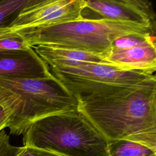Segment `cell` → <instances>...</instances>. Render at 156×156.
Listing matches in <instances>:
<instances>
[{
  "label": "cell",
  "mask_w": 156,
  "mask_h": 156,
  "mask_svg": "<svg viewBox=\"0 0 156 156\" xmlns=\"http://www.w3.org/2000/svg\"><path fill=\"white\" fill-rule=\"evenodd\" d=\"M77 102V110L107 141L130 140L156 151V85Z\"/></svg>",
  "instance_id": "obj_1"
},
{
  "label": "cell",
  "mask_w": 156,
  "mask_h": 156,
  "mask_svg": "<svg viewBox=\"0 0 156 156\" xmlns=\"http://www.w3.org/2000/svg\"><path fill=\"white\" fill-rule=\"evenodd\" d=\"M77 100L53 75L43 79L0 77V105L10 133L20 135L37 120L77 109Z\"/></svg>",
  "instance_id": "obj_2"
},
{
  "label": "cell",
  "mask_w": 156,
  "mask_h": 156,
  "mask_svg": "<svg viewBox=\"0 0 156 156\" xmlns=\"http://www.w3.org/2000/svg\"><path fill=\"white\" fill-rule=\"evenodd\" d=\"M15 32L31 48L45 45L75 49L102 57L108 52L115 40L121 37L155 34V29L136 23L84 19Z\"/></svg>",
  "instance_id": "obj_3"
},
{
  "label": "cell",
  "mask_w": 156,
  "mask_h": 156,
  "mask_svg": "<svg viewBox=\"0 0 156 156\" xmlns=\"http://www.w3.org/2000/svg\"><path fill=\"white\" fill-rule=\"evenodd\" d=\"M23 143L63 156H107L108 141L77 109L37 120L23 133Z\"/></svg>",
  "instance_id": "obj_4"
},
{
  "label": "cell",
  "mask_w": 156,
  "mask_h": 156,
  "mask_svg": "<svg viewBox=\"0 0 156 156\" xmlns=\"http://www.w3.org/2000/svg\"><path fill=\"white\" fill-rule=\"evenodd\" d=\"M49 69L77 100L103 99L156 85L155 74L103 63H86Z\"/></svg>",
  "instance_id": "obj_5"
},
{
  "label": "cell",
  "mask_w": 156,
  "mask_h": 156,
  "mask_svg": "<svg viewBox=\"0 0 156 156\" xmlns=\"http://www.w3.org/2000/svg\"><path fill=\"white\" fill-rule=\"evenodd\" d=\"M85 0H31L10 23L14 31L81 20Z\"/></svg>",
  "instance_id": "obj_6"
},
{
  "label": "cell",
  "mask_w": 156,
  "mask_h": 156,
  "mask_svg": "<svg viewBox=\"0 0 156 156\" xmlns=\"http://www.w3.org/2000/svg\"><path fill=\"white\" fill-rule=\"evenodd\" d=\"M84 20H106L136 23L155 30V13L147 0H85Z\"/></svg>",
  "instance_id": "obj_7"
},
{
  "label": "cell",
  "mask_w": 156,
  "mask_h": 156,
  "mask_svg": "<svg viewBox=\"0 0 156 156\" xmlns=\"http://www.w3.org/2000/svg\"><path fill=\"white\" fill-rule=\"evenodd\" d=\"M52 76L48 65L33 48L0 52V77L43 79Z\"/></svg>",
  "instance_id": "obj_8"
},
{
  "label": "cell",
  "mask_w": 156,
  "mask_h": 156,
  "mask_svg": "<svg viewBox=\"0 0 156 156\" xmlns=\"http://www.w3.org/2000/svg\"><path fill=\"white\" fill-rule=\"evenodd\" d=\"M102 57L108 65L126 70L148 74H154L156 71L155 43L126 48L111 47Z\"/></svg>",
  "instance_id": "obj_9"
},
{
  "label": "cell",
  "mask_w": 156,
  "mask_h": 156,
  "mask_svg": "<svg viewBox=\"0 0 156 156\" xmlns=\"http://www.w3.org/2000/svg\"><path fill=\"white\" fill-rule=\"evenodd\" d=\"M33 48L49 68L76 66L86 63L108 65L102 56L83 51L45 45H38Z\"/></svg>",
  "instance_id": "obj_10"
},
{
  "label": "cell",
  "mask_w": 156,
  "mask_h": 156,
  "mask_svg": "<svg viewBox=\"0 0 156 156\" xmlns=\"http://www.w3.org/2000/svg\"><path fill=\"white\" fill-rule=\"evenodd\" d=\"M107 156H156V151L130 140L108 141Z\"/></svg>",
  "instance_id": "obj_11"
},
{
  "label": "cell",
  "mask_w": 156,
  "mask_h": 156,
  "mask_svg": "<svg viewBox=\"0 0 156 156\" xmlns=\"http://www.w3.org/2000/svg\"><path fill=\"white\" fill-rule=\"evenodd\" d=\"M30 48L23 37L9 26H0V52L27 50Z\"/></svg>",
  "instance_id": "obj_12"
},
{
  "label": "cell",
  "mask_w": 156,
  "mask_h": 156,
  "mask_svg": "<svg viewBox=\"0 0 156 156\" xmlns=\"http://www.w3.org/2000/svg\"><path fill=\"white\" fill-rule=\"evenodd\" d=\"M31 0H0V26H9Z\"/></svg>",
  "instance_id": "obj_13"
},
{
  "label": "cell",
  "mask_w": 156,
  "mask_h": 156,
  "mask_svg": "<svg viewBox=\"0 0 156 156\" xmlns=\"http://www.w3.org/2000/svg\"><path fill=\"white\" fill-rule=\"evenodd\" d=\"M155 43V36L143 35H127L117 38L113 43L112 47L126 48L137 46Z\"/></svg>",
  "instance_id": "obj_14"
},
{
  "label": "cell",
  "mask_w": 156,
  "mask_h": 156,
  "mask_svg": "<svg viewBox=\"0 0 156 156\" xmlns=\"http://www.w3.org/2000/svg\"><path fill=\"white\" fill-rule=\"evenodd\" d=\"M19 147L10 143L9 135L4 130L0 132V156H15Z\"/></svg>",
  "instance_id": "obj_15"
},
{
  "label": "cell",
  "mask_w": 156,
  "mask_h": 156,
  "mask_svg": "<svg viewBox=\"0 0 156 156\" xmlns=\"http://www.w3.org/2000/svg\"><path fill=\"white\" fill-rule=\"evenodd\" d=\"M15 156H63L47 150L28 146L20 147Z\"/></svg>",
  "instance_id": "obj_16"
},
{
  "label": "cell",
  "mask_w": 156,
  "mask_h": 156,
  "mask_svg": "<svg viewBox=\"0 0 156 156\" xmlns=\"http://www.w3.org/2000/svg\"><path fill=\"white\" fill-rule=\"evenodd\" d=\"M7 121L4 111L0 105V132L7 127Z\"/></svg>",
  "instance_id": "obj_17"
}]
</instances>
